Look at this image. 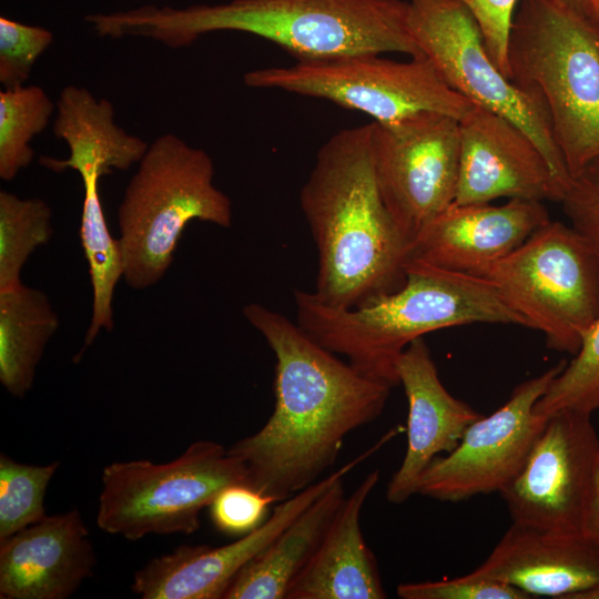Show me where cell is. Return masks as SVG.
Returning <instances> with one entry per match:
<instances>
[{"label": "cell", "mask_w": 599, "mask_h": 599, "mask_svg": "<svg viewBox=\"0 0 599 599\" xmlns=\"http://www.w3.org/2000/svg\"><path fill=\"white\" fill-rule=\"evenodd\" d=\"M213 179L211 156L177 135L166 133L149 144L118 209L123 280L130 287L141 291L164 277L191 221L231 226V200Z\"/></svg>", "instance_id": "8992f818"}, {"label": "cell", "mask_w": 599, "mask_h": 599, "mask_svg": "<svg viewBox=\"0 0 599 599\" xmlns=\"http://www.w3.org/2000/svg\"><path fill=\"white\" fill-rule=\"evenodd\" d=\"M576 599H599V586L581 592Z\"/></svg>", "instance_id": "d590c367"}, {"label": "cell", "mask_w": 599, "mask_h": 599, "mask_svg": "<svg viewBox=\"0 0 599 599\" xmlns=\"http://www.w3.org/2000/svg\"><path fill=\"white\" fill-rule=\"evenodd\" d=\"M598 456L599 438L590 415L572 410L550 415L520 470L499 491L512 522L581 532Z\"/></svg>", "instance_id": "4fadbf2b"}, {"label": "cell", "mask_w": 599, "mask_h": 599, "mask_svg": "<svg viewBox=\"0 0 599 599\" xmlns=\"http://www.w3.org/2000/svg\"><path fill=\"white\" fill-rule=\"evenodd\" d=\"M60 461L37 466L0 455V541L45 516L44 495Z\"/></svg>", "instance_id": "83f0119b"}, {"label": "cell", "mask_w": 599, "mask_h": 599, "mask_svg": "<svg viewBox=\"0 0 599 599\" xmlns=\"http://www.w3.org/2000/svg\"><path fill=\"white\" fill-rule=\"evenodd\" d=\"M581 532L599 542V456L593 468Z\"/></svg>", "instance_id": "836d02e7"}, {"label": "cell", "mask_w": 599, "mask_h": 599, "mask_svg": "<svg viewBox=\"0 0 599 599\" xmlns=\"http://www.w3.org/2000/svg\"><path fill=\"white\" fill-rule=\"evenodd\" d=\"M318 256L313 294L326 306L354 308L403 286L409 242L380 195L370 123L332 135L300 193Z\"/></svg>", "instance_id": "3957f363"}, {"label": "cell", "mask_w": 599, "mask_h": 599, "mask_svg": "<svg viewBox=\"0 0 599 599\" xmlns=\"http://www.w3.org/2000/svg\"><path fill=\"white\" fill-rule=\"evenodd\" d=\"M458 125L455 203H490L500 197L561 202L566 189L535 142L515 123L473 104Z\"/></svg>", "instance_id": "9a60e30c"}, {"label": "cell", "mask_w": 599, "mask_h": 599, "mask_svg": "<svg viewBox=\"0 0 599 599\" xmlns=\"http://www.w3.org/2000/svg\"><path fill=\"white\" fill-rule=\"evenodd\" d=\"M276 502L246 484L222 489L210 505L214 527L226 535L243 536L265 521L271 505Z\"/></svg>", "instance_id": "f546056e"}, {"label": "cell", "mask_w": 599, "mask_h": 599, "mask_svg": "<svg viewBox=\"0 0 599 599\" xmlns=\"http://www.w3.org/2000/svg\"><path fill=\"white\" fill-rule=\"evenodd\" d=\"M471 573L514 586L530 597L576 599L599 586V542L512 522Z\"/></svg>", "instance_id": "d6986e66"}, {"label": "cell", "mask_w": 599, "mask_h": 599, "mask_svg": "<svg viewBox=\"0 0 599 599\" xmlns=\"http://www.w3.org/2000/svg\"><path fill=\"white\" fill-rule=\"evenodd\" d=\"M53 133L69 148V158L42 156L43 166L62 172L73 170L80 176L113 170L125 171L138 164L149 144L126 133L114 121V108L106 99H98L84 87H64L55 103Z\"/></svg>", "instance_id": "44dd1931"}, {"label": "cell", "mask_w": 599, "mask_h": 599, "mask_svg": "<svg viewBox=\"0 0 599 599\" xmlns=\"http://www.w3.org/2000/svg\"><path fill=\"white\" fill-rule=\"evenodd\" d=\"M378 53L297 61L287 67L256 69L244 74L247 87L277 89L328 100L392 123L422 112L460 119L471 106L453 90L425 55L396 61Z\"/></svg>", "instance_id": "9c48e42d"}, {"label": "cell", "mask_w": 599, "mask_h": 599, "mask_svg": "<svg viewBox=\"0 0 599 599\" xmlns=\"http://www.w3.org/2000/svg\"><path fill=\"white\" fill-rule=\"evenodd\" d=\"M234 484L247 485L244 463L212 440H197L163 464L114 461L102 471L97 525L129 540L191 535L201 526V511Z\"/></svg>", "instance_id": "52a82bcc"}, {"label": "cell", "mask_w": 599, "mask_h": 599, "mask_svg": "<svg viewBox=\"0 0 599 599\" xmlns=\"http://www.w3.org/2000/svg\"><path fill=\"white\" fill-rule=\"evenodd\" d=\"M402 599H530L508 583L476 577L471 572L439 581L406 582L397 586Z\"/></svg>", "instance_id": "4dcf8cb0"}, {"label": "cell", "mask_w": 599, "mask_h": 599, "mask_svg": "<svg viewBox=\"0 0 599 599\" xmlns=\"http://www.w3.org/2000/svg\"><path fill=\"white\" fill-rule=\"evenodd\" d=\"M243 314L275 355V405L260 430L229 450L244 463L247 485L277 502L319 480L344 439L382 414L392 387L361 374L276 311L251 303Z\"/></svg>", "instance_id": "6da1fadb"}, {"label": "cell", "mask_w": 599, "mask_h": 599, "mask_svg": "<svg viewBox=\"0 0 599 599\" xmlns=\"http://www.w3.org/2000/svg\"><path fill=\"white\" fill-rule=\"evenodd\" d=\"M478 276L555 351L575 355L583 332L599 316V260L562 222L549 220Z\"/></svg>", "instance_id": "ba28073f"}, {"label": "cell", "mask_w": 599, "mask_h": 599, "mask_svg": "<svg viewBox=\"0 0 599 599\" xmlns=\"http://www.w3.org/2000/svg\"><path fill=\"white\" fill-rule=\"evenodd\" d=\"M576 13L595 23L599 10V0H557Z\"/></svg>", "instance_id": "e575fe53"}, {"label": "cell", "mask_w": 599, "mask_h": 599, "mask_svg": "<svg viewBox=\"0 0 599 599\" xmlns=\"http://www.w3.org/2000/svg\"><path fill=\"white\" fill-rule=\"evenodd\" d=\"M296 323L316 343L343 355L361 374L392 388L396 363L415 339L443 328L476 323L526 322L486 278L410 260L402 287L366 304L336 309L313 292H294Z\"/></svg>", "instance_id": "277c9868"}, {"label": "cell", "mask_w": 599, "mask_h": 599, "mask_svg": "<svg viewBox=\"0 0 599 599\" xmlns=\"http://www.w3.org/2000/svg\"><path fill=\"white\" fill-rule=\"evenodd\" d=\"M95 564L89 529L78 509L45 515L0 541V598H69Z\"/></svg>", "instance_id": "ac0fdd59"}, {"label": "cell", "mask_w": 599, "mask_h": 599, "mask_svg": "<svg viewBox=\"0 0 599 599\" xmlns=\"http://www.w3.org/2000/svg\"><path fill=\"white\" fill-rule=\"evenodd\" d=\"M595 26L597 27V30L599 32V10H598V12L596 14V18H595Z\"/></svg>", "instance_id": "8d00e7d4"}, {"label": "cell", "mask_w": 599, "mask_h": 599, "mask_svg": "<svg viewBox=\"0 0 599 599\" xmlns=\"http://www.w3.org/2000/svg\"><path fill=\"white\" fill-rule=\"evenodd\" d=\"M570 221L599 260V159L572 177L560 202Z\"/></svg>", "instance_id": "1f68e13d"}, {"label": "cell", "mask_w": 599, "mask_h": 599, "mask_svg": "<svg viewBox=\"0 0 599 599\" xmlns=\"http://www.w3.org/2000/svg\"><path fill=\"white\" fill-rule=\"evenodd\" d=\"M50 30L0 18V83L4 89L22 87L41 54L50 47Z\"/></svg>", "instance_id": "f1b7e54d"}, {"label": "cell", "mask_w": 599, "mask_h": 599, "mask_svg": "<svg viewBox=\"0 0 599 599\" xmlns=\"http://www.w3.org/2000/svg\"><path fill=\"white\" fill-rule=\"evenodd\" d=\"M510 80L539 99L571 179L599 159V32L557 0H520Z\"/></svg>", "instance_id": "5b68a950"}, {"label": "cell", "mask_w": 599, "mask_h": 599, "mask_svg": "<svg viewBox=\"0 0 599 599\" xmlns=\"http://www.w3.org/2000/svg\"><path fill=\"white\" fill-rule=\"evenodd\" d=\"M410 33L449 88L519 126L567 190L571 175L541 101L509 80L490 58L471 13L456 0H407Z\"/></svg>", "instance_id": "30bf717a"}, {"label": "cell", "mask_w": 599, "mask_h": 599, "mask_svg": "<svg viewBox=\"0 0 599 599\" xmlns=\"http://www.w3.org/2000/svg\"><path fill=\"white\" fill-rule=\"evenodd\" d=\"M52 211L42 199L0 191V293L16 288L30 255L52 236Z\"/></svg>", "instance_id": "484cf974"}, {"label": "cell", "mask_w": 599, "mask_h": 599, "mask_svg": "<svg viewBox=\"0 0 599 599\" xmlns=\"http://www.w3.org/2000/svg\"><path fill=\"white\" fill-rule=\"evenodd\" d=\"M338 478L235 577L223 599H286L345 498Z\"/></svg>", "instance_id": "7402d4cb"}, {"label": "cell", "mask_w": 599, "mask_h": 599, "mask_svg": "<svg viewBox=\"0 0 599 599\" xmlns=\"http://www.w3.org/2000/svg\"><path fill=\"white\" fill-rule=\"evenodd\" d=\"M370 447L343 467L282 500L254 530L221 546H180L151 559L133 577L132 590L143 599H223L237 573L338 478L368 458Z\"/></svg>", "instance_id": "5bb4252c"}, {"label": "cell", "mask_w": 599, "mask_h": 599, "mask_svg": "<svg viewBox=\"0 0 599 599\" xmlns=\"http://www.w3.org/2000/svg\"><path fill=\"white\" fill-rule=\"evenodd\" d=\"M396 372L408 402L407 449L387 485L386 498L398 505L418 493L429 464L455 449L466 429L483 415L445 388L424 337L405 348Z\"/></svg>", "instance_id": "e0dca14e"}, {"label": "cell", "mask_w": 599, "mask_h": 599, "mask_svg": "<svg viewBox=\"0 0 599 599\" xmlns=\"http://www.w3.org/2000/svg\"><path fill=\"white\" fill-rule=\"evenodd\" d=\"M379 480L370 471L345 496L317 550L291 586L286 599H384L375 555L362 528L363 507Z\"/></svg>", "instance_id": "ffe728a7"}, {"label": "cell", "mask_w": 599, "mask_h": 599, "mask_svg": "<svg viewBox=\"0 0 599 599\" xmlns=\"http://www.w3.org/2000/svg\"><path fill=\"white\" fill-rule=\"evenodd\" d=\"M476 20L490 58L510 80L508 49L514 17L520 0H456Z\"/></svg>", "instance_id": "d6a6232c"}, {"label": "cell", "mask_w": 599, "mask_h": 599, "mask_svg": "<svg viewBox=\"0 0 599 599\" xmlns=\"http://www.w3.org/2000/svg\"><path fill=\"white\" fill-rule=\"evenodd\" d=\"M59 316L40 290L20 286L0 293V383L23 398L32 388L37 366Z\"/></svg>", "instance_id": "603a6c76"}, {"label": "cell", "mask_w": 599, "mask_h": 599, "mask_svg": "<svg viewBox=\"0 0 599 599\" xmlns=\"http://www.w3.org/2000/svg\"><path fill=\"white\" fill-rule=\"evenodd\" d=\"M55 103L39 85L0 91V177L13 180L34 158L32 140L49 124Z\"/></svg>", "instance_id": "d4e9b609"}, {"label": "cell", "mask_w": 599, "mask_h": 599, "mask_svg": "<svg viewBox=\"0 0 599 599\" xmlns=\"http://www.w3.org/2000/svg\"><path fill=\"white\" fill-rule=\"evenodd\" d=\"M549 220L539 201L510 199L502 205L453 202L413 240L409 261L478 276Z\"/></svg>", "instance_id": "2e32d148"}, {"label": "cell", "mask_w": 599, "mask_h": 599, "mask_svg": "<svg viewBox=\"0 0 599 599\" xmlns=\"http://www.w3.org/2000/svg\"><path fill=\"white\" fill-rule=\"evenodd\" d=\"M98 172L81 176L84 197L81 212L80 240L89 265L93 290L92 316L84 337V344L74 362L97 338L101 329L112 331L113 295L115 286L124 274V260L119 238H114L108 227L103 206L99 196Z\"/></svg>", "instance_id": "cb8c5ba5"}, {"label": "cell", "mask_w": 599, "mask_h": 599, "mask_svg": "<svg viewBox=\"0 0 599 599\" xmlns=\"http://www.w3.org/2000/svg\"><path fill=\"white\" fill-rule=\"evenodd\" d=\"M408 13L407 0H231L99 13L95 28L102 37H146L172 49L205 33L238 31L277 44L297 61L365 53L422 57Z\"/></svg>", "instance_id": "7a4b0ae2"}, {"label": "cell", "mask_w": 599, "mask_h": 599, "mask_svg": "<svg viewBox=\"0 0 599 599\" xmlns=\"http://www.w3.org/2000/svg\"><path fill=\"white\" fill-rule=\"evenodd\" d=\"M370 148L383 201L410 246L455 201L458 119L422 112L392 123L370 122Z\"/></svg>", "instance_id": "8fae6325"}, {"label": "cell", "mask_w": 599, "mask_h": 599, "mask_svg": "<svg viewBox=\"0 0 599 599\" xmlns=\"http://www.w3.org/2000/svg\"><path fill=\"white\" fill-rule=\"evenodd\" d=\"M566 365L562 359L521 382L500 408L475 420L455 449L437 456L425 469L417 494L456 502L505 488L547 420L534 414V406Z\"/></svg>", "instance_id": "7c38bea8"}, {"label": "cell", "mask_w": 599, "mask_h": 599, "mask_svg": "<svg viewBox=\"0 0 599 599\" xmlns=\"http://www.w3.org/2000/svg\"><path fill=\"white\" fill-rule=\"evenodd\" d=\"M575 355L537 400L535 415L546 419L572 410L591 416L599 408V316L583 332Z\"/></svg>", "instance_id": "4316f807"}]
</instances>
